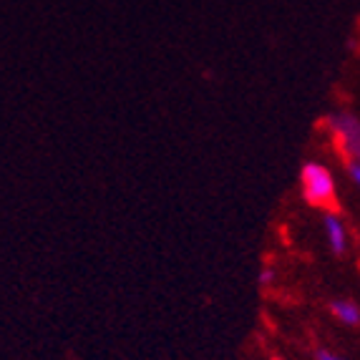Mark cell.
Masks as SVG:
<instances>
[{"mask_svg":"<svg viewBox=\"0 0 360 360\" xmlns=\"http://www.w3.org/2000/svg\"><path fill=\"white\" fill-rule=\"evenodd\" d=\"M302 192H305L307 202L312 207H335V181H333V174L323 164H305L302 167Z\"/></svg>","mask_w":360,"mask_h":360,"instance_id":"obj_1","label":"cell"},{"mask_svg":"<svg viewBox=\"0 0 360 360\" xmlns=\"http://www.w3.org/2000/svg\"><path fill=\"white\" fill-rule=\"evenodd\" d=\"M330 127L335 136H340L342 146L350 154V162H360V121H355L348 114H333Z\"/></svg>","mask_w":360,"mask_h":360,"instance_id":"obj_2","label":"cell"},{"mask_svg":"<svg viewBox=\"0 0 360 360\" xmlns=\"http://www.w3.org/2000/svg\"><path fill=\"white\" fill-rule=\"evenodd\" d=\"M325 232H328V240H330L333 252L335 255L345 252V247H348V234H345V227H342L340 217L325 214Z\"/></svg>","mask_w":360,"mask_h":360,"instance_id":"obj_3","label":"cell"},{"mask_svg":"<svg viewBox=\"0 0 360 360\" xmlns=\"http://www.w3.org/2000/svg\"><path fill=\"white\" fill-rule=\"evenodd\" d=\"M330 310L340 323L345 325H358L360 323V307L353 300H333Z\"/></svg>","mask_w":360,"mask_h":360,"instance_id":"obj_4","label":"cell"},{"mask_svg":"<svg viewBox=\"0 0 360 360\" xmlns=\"http://www.w3.org/2000/svg\"><path fill=\"white\" fill-rule=\"evenodd\" d=\"M275 277H277L275 267H272V264H264L262 272H259V285H264V288H267V285L275 283Z\"/></svg>","mask_w":360,"mask_h":360,"instance_id":"obj_5","label":"cell"},{"mask_svg":"<svg viewBox=\"0 0 360 360\" xmlns=\"http://www.w3.org/2000/svg\"><path fill=\"white\" fill-rule=\"evenodd\" d=\"M348 174H350V179L360 186V162H348Z\"/></svg>","mask_w":360,"mask_h":360,"instance_id":"obj_6","label":"cell"},{"mask_svg":"<svg viewBox=\"0 0 360 360\" xmlns=\"http://www.w3.org/2000/svg\"><path fill=\"white\" fill-rule=\"evenodd\" d=\"M315 360H345V358H342V355L330 353V350H323V348H320L318 353H315Z\"/></svg>","mask_w":360,"mask_h":360,"instance_id":"obj_7","label":"cell"},{"mask_svg":"<svg viewBox=\"0 0 360 360\" xmlns=\"http://www.w3.org/2000/svg\"><path fill=\"white\" fill-rule=\"evenodd\" d=\"M272 360H283V358H272Z\"/></svg>","mask_w":360,"mask_h":360,"instance_id":"obj_8","label":"cell"}]
</instances>
